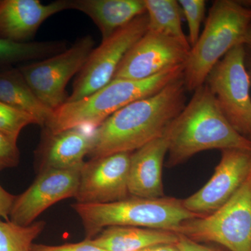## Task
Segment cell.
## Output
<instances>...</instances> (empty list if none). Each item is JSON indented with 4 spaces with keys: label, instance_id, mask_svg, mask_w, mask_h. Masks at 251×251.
<instances>
[{
    "label": "cell",
    "instance_id": "30",
    "mask_svg": "<svg viewBox=\"0 0 251 251\" xmlns=\"http://www.w3.org/2000/svg\"><path fill=\"white\" fill-rule=\"evenodd\" d=\"M138 251H179L176 244H161L141 249Z\"/></svg>",
    "mask_w": 251,
    "mask_h": 251
},
{
    "label": "cell",
    "instance_id": "1",
    "mask_svg": "<svg viewBox=\"0 0 251 251\" xmlns=\"http://www.w3.org/2000/svg\"><path fill=\"white\" fill-rule=\"evenodd\" d=\"M186 92L182 77L112 114L92 132L87 156L132 153L161 137L186 105Z\"/></svg>",
    "mask_w": 251,
    "mask_h": 251
},
{
    "label": "cell",
    "instance_id": "7",
    "mask_svg": "<svg viewBox=\"0 0 251 251\" xmlns=\"http://www.w3.org/2000/svg\"><path fill=\"white\" fill-rule=\"evenodd\" d=\"M245 59L244 44L236 46L213 68L205 85L234 129L251 140V86Z\"/></svg>",
    "mask_w": 251,
    "mask_h": 251
},
{
    "label": "cell",
    "instance_id": "10",
    "mask_svg": "<svg viewBox=\"0 0 251 251\" xmlns=\"http://www.w3.org/2000/svg\"><path fill=\"white\" fill-rule=\"evenodd\" d=\"M251 172L250 150H223L221 161L214 175L199 191L182 200L184 207L201 216L212 214L228 202Z\"/></svg>",
    "mask_w": 251,
    "mask_h": 251
},
{
    "label": "cell",
    "instance_id": "29",
    "mask_svg": "<svg viewBox=\"0 0 251 251\" xmlns=\"http://www.w3.org/2000/svg\"><path fill=\"white\" fill-rule=\"evenodd\" d=\"M244 47L245 50L246 64L248 70L251 71V29L244 41Z\"/></svg>",
    "mask_w": 251,
    "mask_h": 251
},
{
    "label": "cell",
    "instance_id": "5",
    "mask_svg": "<svg viewBox=\"0 0 251 251\" xmlns=\"http://www.w3.org/2000/svg\"><path fill=\"white\" fill-rule=\"evenodd\" d=\"M72 208L81 220L85 239H92L103 229L128 226L161 230H174L184 221L200 217L186 209L182 200L133 197L105 204H81Z\"/></svg>",
    "mask_w": 251,
    "mask_h": 251
},
{
    "label": "cell",
    "instance_id": "27",
    "mask_svg": "<svg viewBox=\"0 0 251 251\" xmlns=\"http://www.w3.org/2000/svg\"><path fill=\"white\" fill-rule=\"evenodd\" d=\"M16 198L0 184V220L9 221V214Z\"/></svg>",
    "mask_w": 251,
    "mask_h": 251
},
{
    "label": "cell",
    "instance_id": "26",
    "mask_svg": "<svg viewBox=\"0 0 251 251\" xmlns=\"http://www.w3.org/2000/svg\"><path fill=\"white\" fill-rule=\"evenodd\" d=\"M30 251H107L96 245L92 239H85L82 242L49 246L45 244H33Z\"/></svg>",
    "mask_w": 251,
    "mask_h": 251
},
{
    "label": "cell",
    "instance_id": "31",
    "mask_svg": "<svg viewBox=\"0 0 251 251\" xmlns=\"http://www.w3.org/2000/svg\"><path fill=\"white\" fill-rule=\"evenodd\" d=\"M247 5L248 6L251 8V0H247Z\"/></svg>",
    "mask_w": 251,
    "mask_h": 251
},
{
    "label": "cell",
    "instance_id": "11",
    "mask_svg": "<svg viewBox=\"0 0 251 251\" xmlns=\"http://www.w3.org/2000/svg\"><path fill=\"white\" fill-rule=\"evenodd\" d=\"M190 50L179 41L148 30L126 54L113 79L143 80L185 65Z\"/></svg>",
    "mask_w": 251,
    "mask_h": 251
},
{
    "label": "cell",
    "instance_id": "8",
    "mask_svg": "<svg viewBox=\"0 0 251 251\" xmlns=\"http://www.w3.org/2000/svg\"><path fill=\"white\" fill-rule=\"evenodd\" d=\"M94 45L92 36H83L58 54L18 69L36 97L54 111L67 102L68 82L82 70Z\"/></svg>",
    "mask_w": 251,
    "mask_h": 251
},
{
    "label": "cell",
    "instance_id": "28",
    "mask_svg": "<svg viewBox=\"0 0 251 251\" xmlns=\"http://www.w3.org/2000/svg\"><path fill=\"white\" fill-rule=\"evenodd\" d=\"M176 245L179 251H214L209 248L198 244L192 239L181 235H179V240L176 242Z\"/></svg>",
    "mask_w": 251,
    "mask_h": 251
},
{
    "label": "cell",
    "instance_id": "17",
    "mask_svg": "<svg viewBox=\"0 0 251 251\" xmlns=\"http://www.w3.org/2000/svg\"><path fill=\"white\" fill-rule=\"evenodd\" d=\"M70 9L90 17L99 28L102 41L146 14L145 0H70Z\"/></svg>",
    "mask_w": 251,
    "mask_h": 251
},
{
    "label": "cell",
    "instance_id": "23",
    "mask_svg": "<svg viewBox=\"0 0 251 251\" xmlns=\"http://www.w3.org/2000/svg\"><path fill=\"white\" fill-rule=\"evenodd\" d=\"M38 125L32 116L0 101V132L17 141L25 127Z\"/></svg>",
    "mask_w": 251,
    "mask_h": 251
},
{
    "label": "cell",
    "instance_id": "22",
    "mask_svg": "<svg viewBox=\"0 0 251 251\" xmlns=\"http://www.w3.org/2000/svg\"><path fill=\"white\" fill-rule=\"evenodd\" d=\"M44 221L21 226L0 220V251H30L34 239L45 229Z\"/></svg>",
    "mask_w": 251,
    "mask_h": 251
},
{
    "label": "cell",
    "instance_id": "19",
    "mask_svg": "<svg viewBox=\"0 0 251 251\" xmlns=\"http://www.w3.org/2000/svg\"><path fill=\"white\" fill-rule=\"evenodd\" d=\"M0 101L29 114L41 126L45 127L53 115L54 111L36 97L19 69L0 70Z\"/></svg>",
    "mask_w": 251,
    "mask_h": 251
},
{
    "label": "cell",
    "instance_id": "21",
    "mask_svg": "<svg viewBox=\"0 0 251 251\" xmlns=\"http://www.w3.org/2000/svg\"><path fill=\"white\" fill-rule=\"evenodd\" d=\"M66 46L62 41L16 43L0 39V70L17 63L48 58L65 50Z\"/></svg>",
    "mask_w": 251,
    "mask_h": 251
},
{
    "label": "cell",
    "instance_id": "14",
    "mask_svg": "<svg viewBox=\"0 0 251 251\" xmlns=\"http://www.w3.org/2000/svg\"><path fill=\"white\" fill-rule=\"evenodd\" d=\"M70 9V0H0V39L27 43L48 18Z\"/></svg>",
    "mask_w": 251,
    "mask_h": 251
},
{
    "label": "cell",
    "instance_id": "12",
    "mask_svg": "<svg viewBox=\"0 0 251 251\" xmlns=\"http://www.w3.org/2000/svg\"><path fill=\"white\" fill-rule=\"evenodd\" d=\"M131 153H114L85 162L81 168L75 200L81 204H105L129 198Z\"/></svg>",
    "mask_w": 251,
    "mask_h": 251
},
{
    "label": "cell",
    "instance_id": "3",
    "mask_svg": "<svg viewBox=\"0 0 251 251\" xmlns=\"http://www.w3.org/2000/svg\"><path fill=\"white\" fill-rule=\"evenodd\" d=\"M185 65L143 80L113 79L88 97L64 103L54 110L46 130L57 133L74 128L95 129L112 114L129 104L154 95L183 77Z\"/></svg>",
    "mask_w": 251,
    "mask_h": 251
},
{
    "label": "cell",
    "instance_id": "13",
    "mask_svg": "<svg viewBox=\"0 0 251 251\" xmlns=\"http://www.w3.org/2000/svg\"><path fill=\"white\" fill-rule=\"evenodd\" d=\"M81 169L47 170L39 172L26 191L16 196L9 220L21 226H28L46 209L64 200L75 198Z\"/></svg>",
    "mask_w": 251,
    "mask_h": 251
},
{
    "label": "cell",
    "instance_id": "25",
    "mask_svg": "<svg viewBox=\"0 0 251 251\" xmlns=\"http://www.w3.org/2000/svg\"><path fill=\"white\" fill-rule=\"evenodd\" d=\"M19 162L17 141L0 132V172L17 166Z\"/></svg>",
    "mask_w": 251,
    "mask_h": 251
},
{
    "label": "cell",
    "instance_id": "6",
    "mask_svg": "<svg viewBox=\"0 0 251 251\" xmlns=\"http://www.w3.org/2000/svg\"><path fill=\"white\" fill-rule=\"evenodd\" d=\"M173 232L195 242L217 243L230 251H251V172L224 206L184 221Z\"/></svg>",
    "mask_w": 251,
    "mask_h": 251
},
{
    "label": "cell",
    "instance_id": "24",
    "mask_svg": "<svg viewBox=\"0 0 251 251\" xmlns=\"http://www.w3.org/2000/svg\"><path fill=\"white\" fill-rule=\"evenodd\" d=\"M182 14L188 23V43L191 48L196 45L201 36V25L205 18L206 1L204 0H179Z\"/></svg>",
    "mask_w": 251,
    "mask_h": 251
},
{
    "label": "cell",
    "instance_id": "20",
    "mask_svg": "<svg viewBox=\"0 0 251 251\" xmlns=\"http://www.w3.org/2000/svg\"><path fill=\"white\" fill-rule=\"evenodd\" d=\"M148 30L166 36L191 48L181 26L182 11L176 0H145Z\"/></svg>",
    "mask_w": 251,
    "mask_h": 251
},
{
    "label": "cell",
    "instance_id": "2",
    "mask_svg": "<svg viewBox=\"0 0 251 251\" xmlns=\"http://www.w3.org/2000/svg\"><path fill=\"white\" fill-rule=\"evenodd\" d=\"M166 133L169 140L168 166H177L201 152L211 150L240 149L251 151V140L234 129L220 110L204 84L193 92Z\"/></svg>",
    "mask_w": 251,
    "mask_h": 251
},
{
    "label": "cell",
    "instance_id": "4",
    "mask_svg": "<svg viewBox=\"0 0 251 251\" xmlns=\"http://www.w3.org/2000/svg\"><path fill=\"white\" fill-rule=\"evenodd\" d=\"M251 29V8L234 0L214 1L185 64L183 80L187 92L204 85L213 68L231 50L244 44Z\"/></svg>",
    "mask_w": 251,
    "mask_h": 251
},
{
    "label": "cell",
    "instance_id": "15",
    "mask_svg": "<svg viewBox=\"0 0 251 251\" xmlns=\"http://www.w3.org/2000/svg\"><path fill=\"white\" fill-rule=\"evenodd\" d=\"M168 147L169 140L165 133L131 153L128 174L130 196L147 199L164 197L162 171Z\"/></svg>",
    "mask_w": 251,
    "mask_h": 251
},
{
    "label": "cell",
    "instance_id": "16",
    "mask_svg": "<svg viewBox=\"0 0 251 251\" xmlns=\"http://www.w3.org/2000/svg\"><path fill=\"white\" fill-rule=\"evenodd\" d=\"M93 130L74 128L57 133L46 130L36 152L39 172L81 169L90 151Z\"/></svg>",
    "mask_w": 251,
    "mask_h": 251
},
{
    "label": "cell",
    "instance_id": "18",
    "mask_svg": "<svg viewBox=\"0 0 251 251\" xmlns=\"http://www.w3.org/2000/svg\"><path fill=\"white\" fill-rule=\"evenodd\" d=\"M92 240L107 251H138L161 244H176L179 235L161 229L113 226L103 229Z\"/></svg>",
    "mask_w": 251,
    "mask_h": 251
},
{
    "label": "cell",
    "instance_id": "32",
    "mask_svg": "<svg viewBox=\"0 0 251 251\" xmlns=\"http://www.w3.org/2000/svg\"><path fill=\"white\" fill-rule=\"evenodd\" d=\"M249 76H250L251 86V71H249Z\"/></svg>",
    "mask_w": 251,
    "mask_h": 251
},
{
    "label": "cell",
    "instance_id": "9",
    "mask_svg": "<svg viewBox=\"0 0 251 251\" xmlns=\"http://www.w3.org/2000/svg\"><path fill=\"white\" fill-rule=\"evenodd\" d=\"M148 30L147 14L141 15L125 27L102 41L94 49L75 79L72 95L66 103L88 97L108 85L130 49Z\"/></svg>",
    "mask_w": 251,
    "mask_h": 251
}]
</instances>
